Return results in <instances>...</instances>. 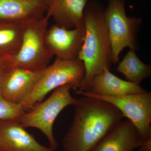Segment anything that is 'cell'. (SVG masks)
<instances>
[{
	"instance_id": "obj_1",
	"label": "cell",
	"mask_w": 151,
	"mask_h": 151,
	"mask_svg": "<svg viewBox=\"0 0 151 151\" xmlns=\"http://www.w3.org/2000/svg\"><path fill=\"white\" fill-rule=\"evenodd\" d=\"M74 115L63 137V151H88L124 118L111 103L83 96L77 100Z\"/></svg>"
},
{
	"instance_id": "obj_2",
	"label": "cell",
	"mask_w": 151,
	"mask_h": 151,
	"mask_svg": "<svg viewBox=\"0 0 151 151\" xmlns=\"http://www.w3.org/2000/svg\"><path fill=\"white\" fill-rule=\"evenodd\" d=\"M105 8L97 0L89 1L84 10L85 36L78 58L84 62L85 76L79 89L87 92L95 76L106 67L111 70L112 49Z\"/></svg>"
},
{
	"instance_id": "obj_3",
	"label": "cell",
	"mask_w": 151,
	"mask_h": 151,
	"mask_svg": "<svg viewBox=\"0 0 151 151\" xmlns=\"http://www.w3.org/2000/svg\"><path fill=\"white\" fill-rule=\"evenodd\" d=\"M85 73L84 63L81 60L56 58L52 65L44 69L41 77L21 106L26 112L29 111L36 104L43 101L50 92L65 84H70L77 90Z\"/></svg>"
},
{
	"instance_id": "obj_4",
	"label": "cell",
	"mask_w": 151,
	"mask_h": 151,
	"mask_svg": "<svg viewBox=\"0 0 151 151\" xmlns=\"http://www.w3.org/2000/svg\"><path fill=\"white\" fill-rule=\"evenodd\" d=\"M73 86L65 84L54 89L47 99L35 105L17 120L25 129H38L46 136L49 147L55 151L58 144L53 133L55 121L60 112L68 105L74 106L78 99L71 96L70 90Z\"/></svg>"
},
{
	"instance_id": "obj_5",
	"label": "cell",
	"mask_w": 151,
	"mask_h": 151,
	"mask_svg": "<svg viewBox=\"0 0 151 151\" xmlns=\"http://www.w3.org/2000/svg\"><path fill=\"white\" fill-rule=\"evenodd\" d=\"M124 0H108L105 17L111 40L112 63L117 64L119 55L126 47L137 51L138 34L142 25L139 17H128Z\"/></svg>"
},
{
	"instance_id": "obj_6",
	"label": "cell",
	"mask_w": 151,
	"mask_h": 151,
	"mask_svg": "<svg viewBox=\"0 0 151 151\" xmlns=\"http://www.w3.org/2000/svg\"><path fill=\"white\" fill-rule=\"evenodd\" d=\"M50 17L24 24L22 40L19 50L10 60V66L33 71L43 70L54 56L45 41Z\"/></svg>"
},
{
	"instance_id": "obj_7",
	"label": "cell",
	"mask_w": 151,
	"mask_h": 151,
	"mask_svg": "<svg viewBox=\"0 0 151 151\" xmlns=\"http://www.w3.org/2000/svg\"><path fill=\"white\" fill-rule=\"evenodd\" d=\"M76 93L112 104L135 126L143 141L151 138V92L116 97L103 96L89 92L76 91Z\"/></svg>"
},
{
	"instance_id": "obj_8",
	"label": "cell",
	"mask_w": 151,
	"mask_h": 151,
	"mask_svg": "<svg viewBox=\"0 0 151 151\" xmlns=\"http://www.w3.org/2000/svg\"><path fill=\"white\" fill-rule=\"evenodd\" d=\"M43 70L33 71L9 65L0 76V92L14 104H21L34 88Z\"/></svg>"
},
{
	"instance_id": "obj_9",
	"label": "cell",
	"mask_w": 151,
	"mask_h": 151,
	"mask_svg": "<svg viewBox=\"0 0 151 151\" xmlns=\"http://www.w3.org/2000/svg\"><path fill=\"white\" fill-rule=\"evenodd\" d=\"M85 31V25L68 29L54 24L47 29L45 41L47 48L56 58L77 59L84 43Z\"/></svg>"
},
{
	"instance_id": "obj_10",
	"label": "cell",
	"mask_w": 151,
	"mask_h": 151,
	"mask_svg": "<svg viewBox=\"0 0 151 151\" xmlns=\"http://www.w3.org/2000/svg\"><path fill=\"white\" fill-rule=\"evenodd\" d=\"M0 151H55L40 144L16 120H0Z\"/></svg>"
},
{
	"instance_id": "obj_11",
	"label": "cell",
	"mask_w": 151,
	"mask_h": 151,
	"mask_svg": "<svg viewBox=\"0 0 151 151\" xmlns=\"http://www.w3.org/2000/svg\"><path fill=\"white\" fill-rule=\"evenodd\" d=\"M142 142L132 122L122 120L88 151H133Z\"/></svg>"
},
{
	"instance_id": "obj_12",
	"label": "cell",
	"mask_w": 151,
	"mask_h": 151,
	"mask_svg": "<svg viewBox=\"0 0 151 151\" xmlns=\"http://www.w3.org/2000/svg\"><path fill=\"white\" fill-rule=\"evenodd\" d=\"M46 0H0V21L26 24L43 18Z\"/></svg>"
},
{
	"instance_id": "obj_13",
	"label": "cell",
	"mask_w": 151,
	"mask_h": 151,
	"mask_svg": "<svg viewBox=\"0 0 151 151\" xmlns=\"http://www.w3.org/2000/svg\"><path fill=\"white\" fill-rule=\"evenodd\" d=\"M89 0H46L47 14L66 29L84 25V10Z\"/></svg>"
},
{
	"instance_id": "obj_14",
	"label": "cell",
	"mask_w": 151,
	"mask_h": 151,
	"mask_svg": "<svg viewBox=\"0 0 151 151\" xmlns=\"http://www.w3.org/2000/svg\"><path fill=\"white\" fill-rule=\"evenodd\" d=\"M147 91L140 84L121 79L105 67L101 73L94 76L87 92L103 96L116 97L141 94Z\"/></svg>"
},
{
	"instance_id": "obj_15",
	"label": "cell",
	"mask_w": 151,
	"mask_h": 151,
	"mask_svg": "<svg viewBox=\"0 0 151 151\" xmlns=\"http://www.w3.org/2000/svg\"><path fill=\"white\" fill-rule=\"evenodd\" d=\"M23 24L0 21V55L12 58L17 53L22 40Z\"/></svg>"
},
{
	"instance_id": "obj_16",
	"label": "cell",
	"mask_w": 151,
	"mask_h": 151,
	"mask_svg": "<svg viewBox=\"0 0 151 151\" xmlns=\"http://www.w3.org/2000/svg\"><path fill=\"white\" fill-rule=\"evenodd\" d=\"M116 70L124 76L127 81L140 84L143 80L150 77L151 66L141 61L136 51L129 49L121 62Z\"/></svg>"
},
{
	"instance_id": "obj_17",
	"label": "cell",
	"mask_w": 151,
	"mask_h": 151,
	"mask_svg": "<svg viewBox=\"0 0 151 151\" xmlns=\"http://www.w3.org/2000/svg\"><path fill=\"white\" fill-rule=\"evenodd\" d=\"M25 112L20 105L6 100L0 92V120H18Z\"/></svg>"
},
{
	"instance_id": "obj_18",
	"label": "cell",
	"mask_w": 151,
	"mask_h": 151,
	"mask_svg": "<svg viewBox=\"0 0 151 151\" xmlns=\"http://www.w3.org/2000/svg\"><path fill=\"white\" fill-rule=\"evenodd\" d=\"M10 58L0 55V76L4 70L9 65Z\"/></svg>"
},
{
	"instance_id": "obj_19",
	"label": "cell",
	"mask_w": 151,
	"mask_h": 151,
	"mask_svg": "<svg viewBox=\"0 0 151 151\" xmlns=\"http://www.w3.org/2000/svg\"><path fill=\"white\" fill-rule=\"evenodd\" d=\"M139 148L140 151H151V138L143 141Z\"/></svg>"
}]
</instances>
